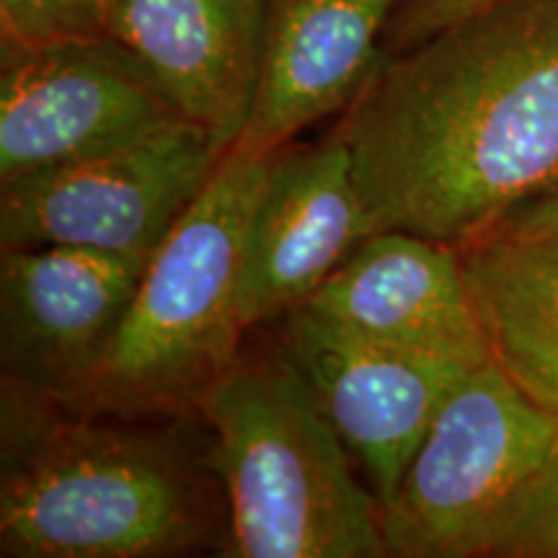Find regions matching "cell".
<instances>
[{
	"label": "cell",
	"mask_w": 558,
	"mask_h": 558,
	"mask_svg": "<svg viewBox=\"0 0 558 558\" xmlns=\"http://www.w3.org/2000/svg\"><path fill=\"white\" fill-rule=\"evenodd\" d=\"M333 135L378 230L463 246L558 192V0L383 54Z\"/></svg>",
	"instance_id": "cell-1"
},
{
	"label": "cell",
	"mask_w": 558,
	"mask_h": 558,
	"mask_svg": "<svg viewBox=\"0 0 558 558\" xmlns=\"http://www.w3.org/2000/svg\"><path fill=\"white\" fill-rule=\"evenodd\" d=\"M184 416L86 409L3 380L0 556L222 554L228 507L213 435Z\"/></svg>",
	"instance_id": "cell-2"
},
{
	"label": "cell",
	"mask_w": 558,
	"mask_h": 558,
	"mask_svg": "<svg viewBox=\"0 0 558 558\" xmlns=\"http://www.w3.org/2000/svg\"><path fill=\"white\" fill-rule=\"evenodd\" d=\"M235 558H380V507L354 476L352 452L282 352L235 360L207 390Z\"/></svg>",
	"instance_id": "cell-3"
},
{
	"label": "cell",
	"mask_w": 558,
	"mask_h": 558,
	"mask_svg": "<svg viewBox=\"0 0 558 558\" xmlns=\"http://www.w3.org/2000/svg\"><path fill=\"white\" fill-rule=\"evenodd\" d=\"M277 153L230 148L150 256L120 331L70 401L117 414H192L239 360L243 243Z\"/></svg>",
	"instance_id": "cell-4"
},
{
	"label": "cell",
	"mask_w": 558,
	"mask_h": 558,
	"mask_svg": "<svg viewBox=\"0 0 558 558\" xmlns=\"http://www.w3.org/2000/svg\"><path fill=\"white\" fill-rule=\"evenodd\" d=\"M558 442V416L488 360L432 418L393 499L380 507L386 554L476 558L488 522Z\"/></svg>",
	"instance_id": "cell-5"
},
{
	"label": "cell",
	"mask_w": 558,
	"mask_h": 558,
	"mask_svg": "<svg viewBox=\"0 0 558 558\" xmlns=\"http://www.w3.org/2000/svg\"><path fill=\"white\" fill-rule=\"evenodd\" d=\"M226 153L213 132L177 117L130 143L3 181L0 241L153 256Z\"/></svg>",
	"instance_id": "cell-6"
},
{
	"label": "cell",
	"mask_w": 558,
	"mask_h": 558,
	"mask_svg": "<svg viewBox=\"0 0 558 558\" xmlns=\"http://www.w3.org/2000/svg\"><path fill=\"white\" fill-rule=\"evenodd\" d=\"M184 117L107 32L3 45L0 184L130 143Z\"/></svg>",
	"instance_id": "cell-7"
},
{
	"label": "cell",
	"mask_w": 558,
	"mask_h": 558,
	"mask_svg": "<svg viewBox=\"0 0 558 558\" xmlns=\"http://www.w3.org/2000/svg\"><path fill=\"white\" fill-rule=\"evenodd\" d=\"M352 458L365 469L378 507L388 505L411 458L471 362L409 352L339 329L308 308L284 316L282 347Z\"/></svg>",
	"instance_id": "cell-8"
},
{
	"label": "cell",
	"mask_w": 558,
	"mask_h": 558,
	"mask_svg": "<svg viewBox=\"0 0 558 558\" xmlns=\"http://www.w3.org/2000/svg\"><path fill=\"white\" fill-rule=\"evenodd\" d=\"M150 256L83 246H3V380L62 401L81 393L128 316Z\"/></svg>",
	"instance_id": "cell-9"
},
{
	"label": "cell",
	"mask_w": 558,
	"mask_h": 558,
	"mask_svg": "<svg viewBox=\"0 0 558 558\" xmlns=\"http://www.w3.org/2000/svg\"><path fill=\"white\" fill-rule=\"evenodd\" d=\"M375 233L344 140L277 150L243 243V329L300 308Z\"/></svg>",
	"instance_id": "cell-10"
},
{
	"label": "cell",
	"mask_w": 558,
	"mask_h": 558,
	"mask_svg": "<svg viewBox=\"0 0 558 558\" xmlns=\"http://www.w3.org/2000/svg\"><path fill=\"white\" fill-rule=\"evenodd\" d=\"M303 308L378 344L492 360L460 248L407 230L369 235Z\"/></svg>",
	"instance_id": "cell-11"
},
{
	"label": "cell",
	"mask_w": 558,
	"mask_h": 558,
	"mask_svg": "<svg viewBox=\"0 0 558 558\" xmlns=\"http://www.w3.org/2000/svg\"><path fill=\"white\" fill-rule=\"evenodd\" d=\"M267 0H107L101 32L130 47L186 120L230 150L246 128Z\"/></svg>",
	"instance_id": "cell-12"
},
{
	"label": "cell",
	"mask_w": 558,
	"mask_h": 558,
	"mask_svg": "<svg viewBox=\"0 0 558 558\" xmlns=\"http://www.w3.org/2000/svg\"><path fill=\"white\" fill-rule=\"evenodd\" d=\"M399 0H267L246 128L233 148L282 150L300 130L344 111L383 58Z\"/></svg>",
	"instance_id": "cell-13"
},
{
	"label": "cell",
	"mask_w": 558,
	"mask_h": 558,
	"mask_svg": "<svg viewBox=\"0 0 558 558\" xmlns=\"http://www.w3.org/2000/svg\"><path fill=\"white\" fill-rule=\"evenodd\" d=\"M458 248L492 360L558 416V235L501 222Z\"/></svg>",
	"instance_id": "cell-14"
},
{
	"label": "cell",
	"mask_w": 558,
	"mask_h": 558,
	"mask_svg": "<svg viewBox=\"0 0 558 558\" xmlns=\"http://www.w3.org/2000/svg\"><path fill=\"white\" fill-rule=\"evenodd\" d=\"M478 556L558 558V442L488 522Z\"/></svg>",
	"instance_id": "cell-15"
},
{
	"label": "cell",
	"mask_w": 558,
	"mask_h": 558,
	"mask_svg": "<svg viewBox=\"0 0 558 558\" xmlns=\"http://www.w3.org/2000/svg\"><path fill=\"white\" fill-rule=\"evenodd\" d=\"M101 32V0H0L3 45Z\"/></svg>",
	"instance_id": "cell-16"
},
{
	"label": "cell",
	"mask_w": 558,
	"mask_h": 558,
	"mask_svg": "<svg viewBox=\"0 0 558 558\" xmlns=\"http://www.w3.org/2000/svg\"><path fill=\"white\" fill-rule=\"evenodd\" d=\"M505 0H399L383 39V54H393L465 21L484 13Z\"/></svg>",
	"instance_id": "cell-17"
},
{
	"label": "cell",
	"mask_w": 558,
	"mask_h": 558,
	"mask_svg": "<svg viewBox=\"0 0 558 558\" xmlns=\"http://www.w3.org/2000/svg\"><path fill=\"white\" fill-rule=\"evenodd\" d=\"M507 226L525 228V230H543V233H556L558 235V192L548 194L525 209H520L518 215L505 220Z\"/></svg>",
	"instance_id": "cell-18"
},
{
	"label": "cell",
	"mask_w": 558,
	"mask_h": 558,
	"mask_svg": "<svg viewBox=\"0 0 558 558\" xmlns=\"http://www.w3.org/2000/svg\"><path fill=\"white\" fill-rule=\"evenodd\" d=\"M104 3H107V0H101V11H104Z\"/></svg>",
	"instance_id": "cell-19"
}]
</instances>
